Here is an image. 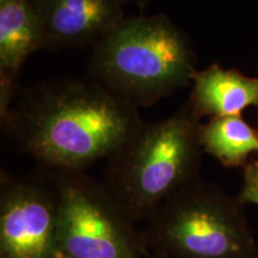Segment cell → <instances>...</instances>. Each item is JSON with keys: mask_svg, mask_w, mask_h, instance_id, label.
Returning <instances> with one entry per match:
<instances>
[{"mask_svg": "<svg viewBox=\"0 0 258 258\" xmlns=\"http://www.w3.org/2000/svg\"><path fill=\"white\" fill-rule=\"evenodd\" d=\"M189 104L198 117L238 116L249 106H258V78L217 63L198 71L192 78Z\"/></svg>", "mask_w": 258, "mask_h": 258, "instance_id": "9", "label": "cell"}, {"mask_svg": "<svg viewBox=\"0 0 258 258\" xmlns=\"http://www.w3.org/2000/svg\"><path fill=\"white\" fill-rule=\"evenodd\" d=\"M154 214L158 234L178 258H233L246 245L231 208L192 182Z\"/></svg>", "mask_w": 258, "mask_h": 258, "instance_id": "5", "label": "cell"}, {"mask_svg": "<svg viewBox=\"0 0 258 258\" xmlns=\"http://www.w3.org/2000/svg\"><path fill=\"white\" fill-rule=\"evenodd\" d=\"M240 201L258 206V161L250 164L245 169Z\"/></svg>", "mask_w": 258, "mask_h": 258, "instance_id": "11", "label": "cell"}, {"mask_svg": "<svg viewBox=\"0 0 258 258\" xmlns=\"http://www.w3.org/2000/svg\"><path fill=\"white\" fill-rule=\"evenodd\" d=\"M59 194L24 179H6L0 205L2 258H59Z\"/></svg>", "mask_w": 258, "mask_h": 258, "instance_id": "6", "label": "cell"}, {"mask_svg": "<svg viewBox=\"0 0 258 258\" xmlns=\"http://www.w3.org/2000/svg\"><path fill=\"white\" fill-rule=\"evenodd\" d=\"M122 3H133V4H137V5H139V6H144V5H146L148 2H150V0H121Z\"/></svg>", "mask_w": 258, "mask_h": 258, "instance_id": "12", "label": "cell"}, {"mask_svg": "<svg viewBox=\"0 0 258 258\" xmlns=\"http://www.w3.org/2000/svg\"><path fill=\"white\" fill-rule=\"evenodd\" d=\"M43 48L41 24L32 0H0V114L15 99L21 67Z\"/></svg>", "mask_w": 258, "mask_h": 258, "instance_id": "8", "label": "cell"}, {"mask_svg": "<svg viewBox=\"0 0 258 258\" xmlns=\"http://www.w3.org/2000/svg\"><path fill=\"white\" fill-rule=\"evenodd\" d=\"M59 258H62V257H61V256H60V257H59Z\"/></svg>", "mask_w": 258, "mask_h": 258, "instance_id": "13", "label": "cell"}, {"mask_svg": "<svg viewBox=\"0 0 258 258\" xmlns=\"http://www.w3.org/2000/svg\"><path fill=\"white\" fill-rule=\"evenodd\" d=\"M43 48H95L124 21L121 0H32Z\"/></svg>", "mask_w": 258, "mask_h": 258, "instance_id": "7", "label": "cell"}, {"mask_svg": "<svg viewBox=\"0 0 258 258\" xmlns=\"http://www.w3.org/2000/svg\"><path fill=\"white\" fill-rule=\"evenodd\" d=\"M200 143L202 150L227 166L240 165L258 151L256 132L240 115L213 117L208 124L201 125Z\"/></svg>", "mask_w": 258, "mask_h": 258, "instance_id": "10", "label": "cell"}, {"mask_svg": "<svg viewBox=\"0 0 258 258\" xmlns=\"http://www.w3.org/2000/svg\"><path fill=\"white\" fill-rule=\"evenodd\" d=\"M91 79L135 108L189 86L196 55L188 35L166 15L124 21L92 48Z\"/></svg>", "mask_w": 258, "mask_h": 258, "instance_id": "2", "label": "cell"}, {"mask_svg": "<svg viewBox=\"0 0 258 258\" xmlns=\"http://www.w3.org/2000/svg\"><path fill=\"white\" fill-rule=\"evenodd\" d=\"M22 150L61 171L110 158L144 121L138 108L96 80L57 79L24 90L2 116Z\"/></svg>", "mask_w": 258, "mask_h": 258, "instance_id": "1", "label": "cell"}, {"mask_svg": "<svg viewBox=\"0 0 258 258\" xmlns=\"http://www.w3.org/2000/svg\"><path fill=\"white\" fill-rule=\"evenodd\" d=\"M59 194L57 244L62 258H139L125 218L109 189L78 171H62Z\"/></svg>", "mask_w": 258, "mask_h": 258, "instance_id": "4", "label": "cell"}, {"mask_svg": "<svg viewBox=\"0 0 258 258\" xmlns=\"http://www.w3.org/2000/svg\"><path fill=\"white\" fill-rule=\"evenodd\" d=\"M201 125L189 103L163 120L145 123L109 158L108 185L129 217L154 214L192 182Z\"/></svg>", "mask_w": 258, "mask_h": 258, "instance_id": "3", "label": "cell"}]
</instances>
